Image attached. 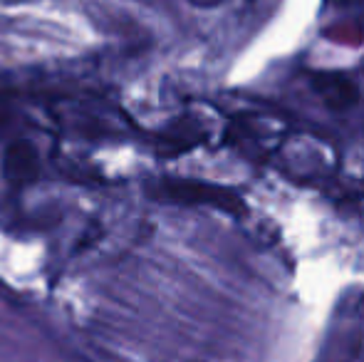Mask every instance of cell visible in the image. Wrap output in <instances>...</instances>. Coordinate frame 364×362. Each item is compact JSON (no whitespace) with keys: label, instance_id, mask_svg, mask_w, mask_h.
<instances>
[{"label":"cell","instance_id":"1","mask_svg":"<svg viewBox=\"0 0 364 362\" xmlns=\"http://www.w3.org/2000/svg\"><path fill=\"white\" fill-rule=\"evenodd\" d=\"M149 196L156 201L178 203V206H206L216 208L225 213H243L245 203L233 188L218 186L211 181H198V179H159L146 186Z\"/></svg>","mask_w":364,"mask_h":362},{"label":"cell","instance_id":"2","mask_svg":"<svg viewBox=\"0 0 364 362\" xmlns=\"http://www.w3.org/2000/svg\"><path fill=\"white\" fill-rule=\"evenodd\" d=\"M3 166H5V176L13 183H33L38 179V151L30 142H15L8 147L3 156Z\"/></svg>","mask_w":364,"mask_h":362},{"label":"cell","instance_id":"3","mask_svg":"<svg viewBox=\"0 0 364 362\" xmlns=\"http://www.w3.org/2000/svg\"><path fill=\"white\" fill-rule=\"evenodd\" d=\"M188 3H191L193 8H201V10H213V8H218V5L228 3V0H188Z\"/></svg>","mask_w":364,"mask_h":362}]
</instances>
